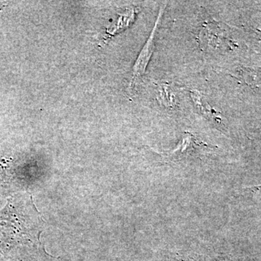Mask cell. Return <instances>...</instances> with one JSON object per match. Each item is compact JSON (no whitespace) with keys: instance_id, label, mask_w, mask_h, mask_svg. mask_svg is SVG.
I'll return each mask as SVG.
<instances>
[{"instance_id":"obj_3","label":"cell","mask_w":261,"mask_h":261,"mask_svg":"<svg viewBox=\"0 0 261 261\" xmlns=\"http://www.w3.org/2000/svg\"><path fill=\"white\" fill-rule=\"evenodd\" d=\"M233 76L252 88L261 87V67H240L235 70Z\"/></svg>"},{"instance_id":"obj_4","label":"cell","mask_w":261,"mask_h":261,"mask_svg":"<svg viewBox=\"0 0 261 261\" xmlns=\"http://www.w3.org/2000/svg\"><path fill=\"white\" fill-rule=\"evenodd\" d=\"M190 94H191L192 100L194 101L196 107L200 111V112L202 113L205 117L211 118L214 121H221V118L218 115L219 113L216 112L215 110L211 107L210 105L206 102L204 99L203 96L198 91L191 90L190 91Z\"/></svg>"},{"instance_id":"obj_2","label":"cell","mask_w":261,"mask_h":261,"mask_svg":"<svg viewBox=\"0 0 261 261\" xmlns=\"http://www.w3.org/2000/svg\"><path fill=\"white\" fill-rule=\"evenodd\" d=\"M165 6L161 8L159 12V17H158L157 21L154 25L152 32L149 36L148 40L147 41L145 46L142 48L140 56L136 61L135 66H134L133 73H132V80L130 82V91L135 89V86L139 83L141 79L144 76L145 73L146 68L148 65L149 60L153 54L154 49V37H155L156 32H157L159 25L161 21L163 14H164Z\"/></svg>"},{"instance_id":"obj_1","label":"cell","mask_w":261,"mask_h":261,"mask_svg":"<svg viewBox=\"0 0 261 261\" xmlns=\"http://www.w3.org/2000/svg\"><path fill=\"white\" fill-rule=\"evenodd\" d=\"M202 50L221 51L231 44V40L221 23L216 21L207 22L202 25L198 38Z\"/></svg>"},{"instance_id":"obj_5","label":"cell","mask_w":261,"mask_h":261,"mask_svg":"<svg viewBox=\"0 0 261 261\" xmlns=\"http://www.w3.org/2000/svg\"><path fill=\"white\" fill-rule=\"evenodd\" d=\"M159 99L163 106L168 108H173L176 104L175 96L172 89L168 84L162 83L159 87Z\"/></svg>"}]
</instances>
